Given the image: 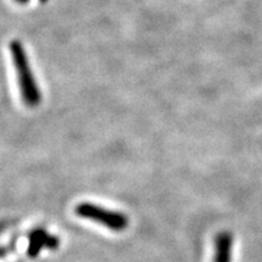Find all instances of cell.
I'll list each match as a JSON object with an SVG mask.
<instances>
[{"label":"cell","mask_w":262,"mask_h":262,"mask_svg":"<svg viewBox=\"0 0 262 262\" xmlns=\"http://www.w3.org/2000/svg\"><path fill=\"white\" fill-rule=\"evenodd\" d=\"M74 211L79 217L97 222L114 232H122L129 226V219L123 212L110 210L93 203H80L75 206Z\"/></svg>","instance_id":"obj_2"},{"label":"cell","mask_w":262,"mask_h":262,"mask_svg":"<svg viewBox=\"0 0 262 262\" xmlns=\"http://www.w3.org/2000/svg\"><path fill=\"white\" fill-rule=\"evenodd\" d=\"M58 247H60V238L49 234L44 228H34L29 232L27 247V256L29 258L38 257L42 249L55 250Z\"/></svg>","instance_id":"obj_3"},{"label":"cell","mask_w":262,"mask_h":262,"mask_svg":"<svg viewBox=\"0 0 262 262\" xmlns=\"http://www.w3.org/2000/svg\"><path fill=\"white\" fill-rule=\"evenodd\" d=\"M14 61L15 71L17 74L19 91L26 106L34 108L41 102V94L35 83L34 75L32 73L31 64L26 55L24 45L18 40H12L9 45Z\"/></svg>","instance_id":"obj_1"},{"label":"cell","mask_w":262,"mask_h":262,"mask_svg":"<svg viewBox=\"0 0 262 262\" xmlns=\"http://www.w3.org/2000/svg\"><path fill=\"white\" fill-rule=\"evenodd\" d=\"M9 249H10V251H14L15 250V249H16V241H12L11 243L8 245V247H5L4 249H3V254H2L3 257H5V255L8 254Z\"/></svg>","instance_id":"obj_5"},{"label":"cell","mask_w":262,"mask_h":262,"mask_svg":"<svg viewBox=\"0 0 262 262\" xmlns=\"http://www.w3.org/2000/svg\"><path fill=\"white\" fill-rule=\"evenodd\" d=\"M40 2H41V3H47L48 0H40Z\"/></svg>","instance_id":"obj_7"},{"label":"cell","mask_w":262,"mask_h":262,"mask_svg":"<svg viewBox=\"0 0 262 262\" xmlns=\"http://www.w3.org/2000/svg\"><path fill=\"white\" fill-rule=\"evenodd\" d=\"M17 262H24V261H17Z\"/></svg>","instance_id":"obj_8"},{"label":"cell","mask_w":262,"mask_h":262,"mask_svg":"<svg viewBox=\"0 0 262 262\" xmlns=\"http://www.w3.org/2000/svg\"><path fill=\"white\" fill-rule=\"evenodd\" d=\"M16 2L19 3V4H26V3H28L29 0H16Z\"/></svg>","instance_id":"obj_6"},{"label":"cell","mask_w":262,"mask_h":262,"mask_svg":"<svg viewBox=\"0 0 262 262\" xmlns=\"http://www.w3.org/2000/svg\"><path fill=\"white\" fill-rule=\"evenodd\" d=\"M233 235L231 232H220L215 238V257L214 262H231Z\"/></svg>","instance_id":"obj_4"}]
</instances>
